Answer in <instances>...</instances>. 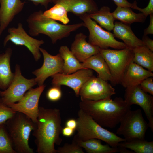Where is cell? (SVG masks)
<instances>
[{
  "label": "cell",
  "mask_w": 153,
  "mask_h": 153,
  "mask_svg": "<svg viewBox=\"0 0 153 153\" xmlns=\"http://www.w3.org/2000/svg\"><path fill=\"white\" fill-rule=\"evenodd\" d=\"M60 110L39 107L35 127L33 131L38 153H57L55 144L60 145L63 128Z\"/></svg>",
  "instance_id": "1"
},
{
  "label": "cell",
  "mask_w": 153,
  "mask_h": 153,
  "mask_svg": "<svg viewBox=\"0 0 153 153\" xmlns=\"http://www.w3.org/2000/svg\"><path fill=\"white\" fill-rule=\"evenodd\" d=\"M80 109L90 115L103 127L115 128L131 106L124 99L116 97L114 100L107 98L97 101H81Z\"/></svg>",
  "instance_id": "2"
},
{
  "label": "cell",
  "mask_w": 153,
  "mask_h": 153,
  "mask_svg": "<svg viewBox=\"0 0 153 153\" xmlns=\"http://www.w3.org/2000/svg\"><path fill=\"white\" fill-rule=\"evenodd\" d=\"M26 21L30 35L35 37L40 34L45 35L50 38L53 44L67 37L71 32L84 26L83 22L71 25L60 24L45 16L41 10L31 13Z\"/></svg>",
  "instance_id": "3"
},
{
  "label": "cell",
  "mask_w": 153,
  "mask_h": 153,
  "mask_svg": "<svg viewBox=\"0 0 153 153\" xmlns=\"http://www.w3.org/2000/svg\"><path fill=\"white\" fill-rule=\"evenodd\" d=\"M5 124L16 153H34L29 141L36 124L26 115L18 112Z\"/></svg>",
  "instance_id": "4"
},
{
  "label": "cell",
  "mask_w": 153,
  "mask_h": 153,
  "mask_svg": "<svg viewBox=\"0 0 153 153\" xmlns=\"http://www.w3.org/2000/svg\"><path fill=\"white\" fill-rule=\"evenodd\" d=\"M77 115V133L75 136L79 139L83 141L99 139L114 148H117L119 143L126 141L104 128L82 109L79 110Z\"/></svg>",
  "instance_id": "5"
},
{
  "label": "cell",
  "mask_w": 153,
  "mask_h": 153,
  "mask_svg": "<svg viewBox=\"0 0 153 153\" xmlns=\"http://www.w3.org/2000/svg\"><path fill=\"white\" fill-rule=\"evenodd\" d=\"M99 53L109 67L112 77V84H120L127 69L133 61V49L128 47L118 50L100 48Z\"/></svg>",
  "instance_id": "6"
},
{
  "label": "cell",
  "mask_w": 153,
  "mask_h": 153,
  "mask_svg": "<svg viewBox=\"0 0 153 153\" xmlns=\"http://www.w3.org/2000/svg\"><path fill=\"white\" fill-rule=\"evenodd\" d=\"M116 133L122 135L126 141L134 139H144L148 123L144 119L141 110L131 109L122 117Z\"/></svg>",
  "instance_id": "7"
},
{
  "label": "cell",
  "mask_w": 153,
  "mask_h": 153,
  "mask_svg": "<svg viewBox=\"0 0 153 153\" xmlns=\"http://www.w3.org/2000/svg\"><path fill=\"white\" fill-rule=\"evenodd\" d=\"M84 24V27L88 30V42L91 45L100 49H106L109 47L120 50L127 47L123 42L115 38L113 33L104 30L96 22L91 18L88 14L79 17Z\"/></svg>",
  "instance_id": "8"
},
{
  "label": "cell",
  "mask_w": 153,
  "mask_h": 153,
  "mask_svg": "<svg viewBox=\"0 0 153 153\" xmlns=\"http://www.w3.org/2000/svg\"><path fill=\"white\" fill-rule=\"evenodd\" d=\"M13 79L9 86L5 90L0 91V99L8 106L18 102L26 92L37 84L35 78L28 79L22 75L19 65H16Z\"/></svg>",
  "instance_id": "9"
},
{
  "label": "cell",
  "mask_w": 153,
  "mask_h": 153,
  "mask_svg": "<svg viewBox=\"0 0 153 153\" xmlns=\"http://www.w3.org/2000/svg\"><path fill=\"white\" fill-rule=\"evenodd\" d=\"M115 94V89L108 81L94 76L81 87L79 96L81 101H97L111 98Z\"/></svg>",
  "instance_id": "10"
},
{
  "label": "cell",
  "mask_w": 153,
  "mask_h": 153,
  "mask_svg": "<svg viewBox=\"0 0 153 153\" xmlns=\"http://www.w3.org/2000/svg\"><path fill=\"white\" fill-rule=\"evenodd\" d=\"M8 31V34L3 41L4 46H6L9 41L16 45L24 46L32 53L35 61H37L40 59L41 55L40 48L44 43L43 40L37 39L29 35L21 23L18 24L16 27L9 28Z\"/></svg>",
  "instance_id": "11"
},
{
  "label": "cell",
  "mask_w": 153,
  "mask_h": 153,
  "mask_svg": "<svg viewBox=\"0 0 153 153\" xmlns=\"http://www.w3.org/2000/svg\"><path fill=\"white\" fill-rule=\"evenodd\" d=\"M45 87L43 84L35 88H31L17 103L10 104L8 106L16 112L24 114L36 123L39 111V99Z\"/></svg>",
  "instance_id": "12"
},
{
  "label": "cell",
  "mask_w": 153,
  "mask_h": 153,
  "mask_svg": "<svg viewBox=\"0 0 153 153\" xmlns=\"http://www.w3.org/2000/svg\"><path fill=\"white\" fill-rule=\"evenodd\" d=\"M124 100L129 106H139L143 110L148 121V124L153 131V97L143 90L139 85L126 88Z\"/></svg>",
  "instance_id": "13"
},
{
  "label": "cell",
  "mask_w": 153,
  "mask_h": 153,
  "mask_svg": "<svg viewBox=\"0 0 153 153\" xmlns=\"http://www.w3.org/2000/svg\"><path fill=\"white\" fill-rule=\"evenodd\" d=\"M43 56L44 61L42 66L33 72L36 76L35 78L37 84L42 85L46 79L57 73H62L63 61L58 53L55 55L49 53L45 49L40 48Z\"/></svg>",
  "instance_id": "14"
},
{
  "label": "cell",
  "mask_w": 153,
  "mask_h": 153,
  "mask_svg": "<svg viewBox=\"0 0 153 153\" xmlns=\"http://www.w3.org/2000/svg\"><path fill=\"white\" fill-rule=\"evenodd\" d=\"M94 76L93 70L84 68L68 74L57 73L51 77L53 86H67L73 90L76 96H79L80 89L84 84L90 78Z\"/></svg>",
  "instance_id": "15"
},
{
  "label": "cell",
  "mask_w": 153,
  "mask_h": 153,
  "mask_svg": "<svg viewBox=\"0 0 153 153\" xmlns=\"http://www.w3.org/2000/svg\"><path fill=\"white\" fill-rule=\"evenodd\" d=\"M24 5L21 0H0V37Z\"/></svg>",
  "instance_id": "16"
},
{
  "label": "cell",
  "mask_w": 153,
  "mask_h": 153,
  "mask_svg": "<svg viewBox=\"0 0 153 153\" xmlns=\"http://www.w3.org/2000/svg\"><path fill=\"white\" fill-rule=\"evenodd\" d=\"M87 37L82 33H78L71 45V51L80 62H83L91 56L99 53L100 48L88 42Z\"/></svg>",
  "instance_id": "17"
},
{
  "label": "cell",
  "mask_w": 153,
  "mask_h": 153,
  "mask_svg": "<svg viewBox=\"0 0 153 153\" xmlns=\"http://www.w3.org/2000/svg\"><path fill=\"white\" fill-rule=\"evenodd\" d=\"M52 3L62 5L68 12L79 17L89 15L99 10L97 5L93 0H53Z\"/></svg>",
  "instance_id": "18"
},
{
  "label": "cell",
  "mask_w": 153,
  "mask_h": 153,
  "mask_svg": "<svg viewBox=\"0 0 153 153\" xmlns=\"http://www.w3.org/2000/svg\"><path fill=\"white\" fill-rule=\"evenodd\" d=\"M153 73L132 62L125 72L120 84L125 88L138 85L145 78L153 77Z\"/></svg>",
  "instance_id": "19"
},
{
  "label": "cell",
  "mask_w": 153,
  "mask_h": 153,
  "mask_svg": "<svg viewBox=\"0 0 153 153\" xmlns=\"http://www.w3.org/2000/svg\"><path fill=\"white\" fill-rule=\"evenodd\" d=\"M113 30L114 37L122 40L128 47L133 49L144 46L141 40L135 35L129 24L116 21L114 23Z\"/></svg>",
  "instance_id": "20"
},
{
  "label": "cell",
  "mask_w": 153,
  "mask_h": 153,
  "mask_svg": "<svg viewBox=\"0 0 153 153\" xmlns=\"http://www.w3.org/2000/svg\"><path fill=\"white\" fill-rule=\"evenodd\" d=\"M82 63L85 68L95 71L98 77L112 83V79L109 67L99 53L91 56Z\"/></svg>",
  "instance_id": "21"
},
{
  "label": "cell",
  "mask_w": 153,
  "mask_h": 153,
  "mask_svg": "<svg viewBox=\"0 0 153 153\" xmlns=\"http://www.w3.org/2000/svg\"><path fill=\"white\" fill-rule=\"evenodd\" d=\"M12 53V50L9 48L4 53L0 54V89L3 90L9 86L14 77L10 65Z\"/></svg>",
  "instance_id": "22"
},
{
  "label": "cell",
  "mask_w": 153,
  "mask_h": 153,
  "mask_svg": "<svg viewBox=\"0 0 153 153\" xmlns=\"http://www.w3.org/2000/svg\"><path fill=\"white\" fill-rule=\"evenodd\" d=\"M88 153H115L118 152V148L112 147L107 144H103L101 140L95 139L83 141L75 136L73 140Z\"/></svg>",
  "instance_id": "23"
},
{
  "label": "cell",
  "mask_w": 153,
  "mask_h": 153,
  "mask_svg": "<svg viewBox=\"0 0 153 153\" xmlns=\"http://www.w3.org/2000/svg\"><path fill=\"white\" fill-rule=\"evenodd\" d=\"M59 52L63 61V73L70 74L80 69L85 68L82 63L78 60L67 46H60Z\"/></svg>",
  "instance_id": "24"
},
{
  "label": "cell",
  "mask_w": 153,
  "mask_h": 153,
  "mask_svg": "<svg viewBox=\"0 0 153 153\" xmlns=\"http://www.w3.org/2000/svg\"><path fill=\"white\" fill-rule=\"evenodd\" d=\"M130 7L117 6L114 11L112 12L115 20L121 22L131 24L135 22L143 23L146 18L142 13H138L134 12Z\"/></svg>",
  "instance_id": "25"
},
{
  "label": "cell",
  "mask_w": 153,
  "mask_h": 153,
  "mask_svg": "<svg viewBox=\"0 0 153 153\" xmlns=\"http://www.w3.org/2000/svg\"><path fill=\"white\" fill-rule=\"evenodd\" d=\"M133 49V62L153 71V52L145 46L135 48Z\"/></svg>",
  "instance_id": "26"
},
{
  "label": "cell",
  "mask_w": 153,
  "mask_h": 153,
  "mask_svg": "<svg viewBox=\"0 0 153 153\" xmlns=\"http://www.w3.org/2000/svg\"><path fill=\"white\" fill-rule=\"evenodd\" d=\"M89 17L98 23L102 27L109 31L113 30L115 20L110 9L107 6H103L96 12L88 15Z\"/></svg>",
  "instance_id": "27"
},
{
  "label": "cell",
  "mask_w": 153,
  "mask_h": 153,
  "mask_svg": "<svg viewBox=\"0 0 153 153\" xmlns=\"http://www.w3.org/2000/svg\"><path fill=\"white\" fill-rule=\"evenodd\" d=\"M118 146L130 149L135 153H153V141H148L145 139L122 141L119 143Z\"/></svg>",
  "instance_id": "28"
},
{
  "label": "cell",
  "mask_w": 153,
  "mask_h": 153,
  "mask_svg": "<svg viewBox=\"0 0 153 153\" xmlns=\"http://www.w3.org/2000/svg\"><path fill=\"white\" fill-rule=\"evenodd\" d=\"M68 12L63 6L60 4L56 3L49 9L43 12V14L46 17L56 21H59L64 24L66 25L70 22Z\"/></svg>",
  "instance_id": "29"
},
{
  "label": "cell",
  "mask_w": 153,
  "mask_h": 153,
  "mask_svg": "<svg viewBox=\"0 0 153 153\" xmlns=\"http://www.w3.org/2000/svg\"><path fill=\"white\" fill-rule=\"evenodd\" d=\"M0 153H16L5 123L0 124Z\"/></svg>",
  "instance_id": "30"
},
{
  "label": "cell",
  "mask_w": 153,
  "mask_h": 153,
  "mask_svg": "<svg viewBox=\"0 0 153 153\" xmlns=\"http://www.w3.org/2000/svg\"><path fill=\"white\" fill-rule=\"evenodd\" d=\"M16 112L3 103L0 98V124L5 123L13 116Z\"/></svg>",
  "instance_id": "31"
},
{
  "label": "cell",
  "mask_w": 153,
  "mask_h": 153,
  "mask_svg": "<svg viewBox=\"0 0 153 153\" xmlns=\"http://www.w3.org/2000/svg\"><path fill=\"white\" fill-rule=\"evenodd\" d=\"M56 150L57 153H84L82 148L73 141L71 144L65 143Z\"/></svg>",
  "instance_id": "32"
},
{
  "label": "cell",
  "mask_w": 153,
  "mask_h": 153,
  "mask_svg": "<svg viewBox=\"0 0 153 153\" xmlns=\"http://www.w3.org/2000/svg\"><path fill=\"white\" fill-rule=\"evenodd\" d=\"M62 95L61 86H53L48 90L46 96L50 101L55 102L59 100Z\"/></svg>",
  "instance_id": "33"
},
{
  "label": "cell",
  "mask_w": 153,
  "mask_h": 153,
  "mask_svg": "<svg viewBox=\"0 0 153 153\" xmlns=\"http://www.w3.org/2000/svg\"><path fill=\"white\" fill-rule=\"evenodd\" d=\"M139 86L144 91L153 95V78L152 77L147 78L144 79Z\"/></svg>",
  "instance_id": "34"
},
{
  "label": "cell",
  "mask_w": 153,
  "mask_h": 153,
  "mask_svg": "<svg viewBox=\"0 0 153 153\" xmlns=\"http://www.w3.org/2000/svg\"><path fill=\"white\" fill-rule=\"evenodd\" d=\"M117 6L130 7L131 8L138 10L139 8L137 6L136 1L133 3H131L127 0H112Z\"/></svg>",
  "instance_id": "35"
},
{
  "label": "cell",
  "mask_w": 153,
  "mask_h": 153,
  "mask_svg": "<svg viewBox=\"0 0 153 153\" xmlns=\"http://www.w3.org/2000/svg\"><path fill=\"white\" fill-rule=\"evenodd\" d=\"M138 10L143 13L147 18L148 15L153 14V0H149L147 6L143 8H139Z\"/></svg>",
  "instance_id": "36"
},
{
  "label": "cell",
  "mask_w": 153,
  "mask_h": 153,
  "mask_svg": "<svg viewBox=\"0 0 153 153\" xmlns=\"http://www.w3.org/2000/svg\"><path fill=\"white\" fill-rule=\"evenodd\" d=\"M141 40L144 46L153 52V40L152 39L150 38L147 35H144Z\"/></svg>",
  "instance_id": "37"
},
{
  "label": "cell",
  "mask_w": 153,
  "mask_h": 153,
  "mask_svg": "<svg viewBox=\"0 0 153 153\" xmlns=\"http://www.w3.org/2000/svg\"><path fill=\"white\" fill-rule=\"evenodd\" d=\"M150 16V22L147 28L144 30V35H148L153 34V14H151Z\"/></svg>",
  "instance_id": "38"
},
{
  "label": "cell",
  "mask_w": 153,
  "mask_h": 153,
  "mask_svg": "<svg viewBox=\"0 0 153 153\" xmlns=\"http://www.w3.org/2000/svg\"><path fill=\"white\" fill-rule=\"evenodd\" d=\"M32 1L36 5H40L47 8L48 4L52 3L53 0H29Z\"/></svg>",
  "instance_id": "39"
},
{
  "label": "cell",
  "mask_w": 153,
  "mask_h": 153,
  "mask_svg": "<svg viewBox=\"0 0 153 153\" xmlns=\"http://www.w3.org/2000/svg\"><path fill=\"white\" fill-rule=\"evenodd\" d=\"M75 131L73 129L65 126L62 128L61 134L64 136L70 137L73 135Z\"/></svg>",
  "instance_id": "40"
},
{
  "label": "cell",
  "mask_w": 153,
  "mask_h": 153,
  "mask_svg": "<svg viewBox=\"0 0 153 153\" xmlns=\"http://www.w3.org/2000/svg\"><path fill=\"white\" fill-rule=\"evenodd\" d=\"M65 126L71 128L74 130H76L77 126L76 120L74 119H70L67 120L65 123Z\"/></svg>",
  "instance_id": "41"
},
{
  "label": "cell",
  "mask_w": 153,
  "mask_h": 153,
  "mask_svg": "<svg viewBox=\"0 0 153 153\" xmlns=\"http://www.w3.org/2000/svg\"><path fill=\"white\" fill-rule=\"evenodd\" d=\"M118 152L121 153H135L133 151L127 150L126 148L118 146Z\"/></svg>",
  "instance_id": "42"
}]
</instances>
